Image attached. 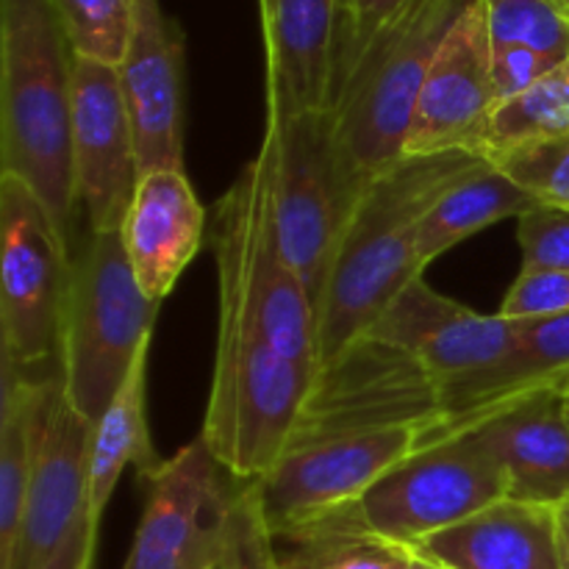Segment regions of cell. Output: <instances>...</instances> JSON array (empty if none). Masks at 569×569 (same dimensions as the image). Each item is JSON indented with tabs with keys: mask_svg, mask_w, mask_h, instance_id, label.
<instances>
[{
	"mask_svg": "<svg viewBox=\"0 0 569 569\" xmlns=\"http://www.w3.org/2000/svg\"><path fill=\"white\" fill-rule=\"evenodd\" d=\"M267 61V109L328 111L337 76L339 0H259Z\"/></svg>",
	"mask_w": 569,
	"mask_h": 569,
	"instance_id": "obj_17",
	"label": "cell"
},
{
	"mask_svg": "<svg viewBox=\"0 0 569 569\" xmlns=\"http://www.w3.org/2000/svg\"><path fill=\"white\" fill-rule=\"evenodd\" d=\"M483 156L450 150L403 159L365 189L339 237L317 306L320 372L342 359L415 278L422 217Z\"/></svg>",
	"mask_w": 569,
	"mask_h": 569,
	"instance_id": "obj_2",
	"label": "cell"
},
{
	"mask_svg": "<svg viewBox=\"0 0 569 569\" xmlns=\"http://www.w3.org/2000/svg\"><path fill=\"white\" fill-rule=\"evenodd\" d=\"M503 498H509L503 467L481 433L467 428L417 448L378 478L359 503L333 517L411 548Z\"/></svg>",
	"mask_w": 569,
	"mask_h": 569,
	"instance_id": "obj_6",
	"label": "cell"
},
{
	"mask_svg": "<svg viewBox=\"0 0 569 569\" xmlns=\"http://www.w3.org/2000/svg\"><path fill=\"white\" fill-rule=\"evenodd\" d=\"M470 0H406L350 64L328 103L333 153L353 203L403 161L428 67L450 22Z\"/></svg>",
	"mask_w": 569,
	"mask_h": 569,
	"instance_id": "obj_4",
	"label": "cell"
},
{
	"mask_svg": "<svg viewBox=\"0 0 569 569\" xmlns=\"http://www.w3.org/2000/svg\"><path fill=\"white\" fill-rule=\"evenodd\" d=\"M569 387V311L517 322L511 348L487 370L445 383L437 392L439 420L426 445L478 426L483 417L528 395Z\"/></svg>",
	"mask_w": 569,
	"mask_h": 569,
	"instance_id": "obj_16",
	"label": "cell"
},
{
	"mask_svg": "<svg viewBox=\"0 0 569 569\" xmlns=\"http://www.w3.org/2000/svg\"><path fill=\"white\" fill-rule=\"evenodd\" d=\"M522 267L569 272V209L537 203L517 220Z\"/></svg>",
	"mask_w": 569,
	"mask_h": 569,
	"instance_id": "obj_29",
	"label": "cell"
},
{
	"mask_svg": "<svg viewBox=\"0 0 569 569\" xmlns=\"http://www.w3.org/2000/svg\"><path fill=\"white\" fill-rule=\"evenodd\" d=\"M217 261V348L203 439L239 481L276 467L303 422L320 372L278 353L256 315L237 244L211 222Z\"/></svg>",
	"mask_w": 569,
	"mask_h": 569,
	"instance_id": "obj_1",
	"label": "cell"
},
{
	"mask_svg": "<svg viewBox=\"0 0 569 569\" xmlns=\"http://www.w3.org/2000/svg\"><path fill=\"white\" fill-rule=\"evenodd\" d=\"M94 545H98V526L89 520V515H83L78 526L72 528L70 537H67V542L61 545L59 553L44 569H92Z\"/></svg>",
	"mask_w": 569,
	"mask_h": 569,
	"instance_id": "obj_33",
	"label": "cell"
},
{
	"mask_svg": "<svg viewBox=\"0 0 569 569\" xmlns=\"http://www.w3.org/2000/svg\"><path fill=\"white\" fill-rule=\"evenodd\" d=\"M428 422L295 439L270 472L250 483L270 537L303 531L359 503L372 483L426 445Z\"/></svg>",
	"mask_w": 569,
	"mask_h": 569,
	"instance_id": "obj_7",
	"label": "cell"
},
{
	"mask_svg": "<svg viewBox=\"0 0 569 569\" xmlns=\"http://www.w3.org/2000/svg\"><path fill=\"white\" fill-rule=\"evenodd\" d=\"M272 542L287 545L283 553L276 550V569H406L415 559L403 545L372 537L337 517Z\"/></svg>",
	"mask_w": 569,
	"mask_h": 569,
	"instance_id": "obj_24",
	"label": "cell"
},
{
	"mask_svg": "<svg viewBox=\"0 0 569 569\" xmlns=\"http://www.w3.org/2000/svg\"><path fill=\"white\" fill-rule=\"evenodd\" d=\"M406 569H439V567H433V565H428V561H422V559H411L409 565H406Z\"/></svg>",
	"mask_w": 569,
	"mask_h": 569,
	"instance_id": "obj_35",
	"label": "cell"
},
{
	"mask_svg": "<svg viewBox=\"0 0 569 569\" xmlns=\"http://www.w3.org/2000/svg\"><path fill=\"white\" fill-rule=\"evenodd\" d=\"M517 322L483 317L439 295L426 276L415 278L361 339L415 361L437 389L487 370L506 356Z\"/></svg>",
	"mask_w": 569,
	"mask_h": 569,
	"instance_id": "obj_14",
	"label": "cell"
},
{
	"mask_svg": "<svg viewBox=\"0 0 569 569\" xmlns=\"http://www.w3.org/2000/svg\"><path fill=\"white\" fill-rule=\"evenodd\" d=\"M495 48L517 44L556 61L569 59V17L550 0H483Z\"/></svg>",
	"mask_w": 569,
	"mask_h": 569,
	"instance_id": "obj_27",
	"label": "cell"
},
{
	"mask_svg": "<svg viewBox=\"0 0 569 569\" xmlns=\"http://www.w3.org/2000/svg\"><path fill=\"white\" fill-rule=\"evenodd\" d=\"M131 270L150 300L161 303L206 239V209L187 170L142 176L120 228Z\"/></svg>",
	"mask_w": 569,
	"mask_h": 569,
	"instance_id": "obj_18",
	"label": "cell"
},
{
	"mask_svg": "<svg viewBox=\"0 0 569 569\" xmlns=\"http://www.w3.org/2000/svg\"><path fill=\"white\" fill-rule=\"evenodd\" d=\"M72 56L53 0H0V164L33 189L70 239Z\"/></svg>",
	"mask_w": 569,
	"mask_h": 569,
	"instance_id": "obj_3",
	"label": "cell"
},
{
	"mask_svg": "<svg viewBox=\"0 0 569 569\" xmlns=\"http://www.w3.org/2000/svg\"><path fill=\"white\" fill-rule=\"evenodd\" d=\"M150 345L139 350L126 383L109 409L92 426V445H89V483H87V515L100 528L106 506L114 495L117 481L128 465H137L142 476L161 465L148 437V356Z\"/></svg>",
	"mask_w": 569,
	"mask_h": 569,
	"instance_id": "obj_21",
	"label": "cell"
},
{
	"mask_svg": "<svg viewBox=\"0 0 569 569\" xmlns=\"http://www.w3.org/2000/svg\"><path fill=\"white\" fill-rule=\"evenodd\" d=\"M550 3H553L559 11H565V14L569 17V0H550Z\"/></svg>",
	"mask_w": 569,
	"mask_h": 569,
	"instance_id": "obj_36",
	"label": "cell"
},
{
	"mask_svg": "<svg viewBox=\"0 0 569 569\" xmlns=\"http://www.w3.org/2000/svg\"><path fill=\"white\" fill-rule=\"evenodd\" d=\"M159 306L139 287L120 231H89L72 259L59 372L83 420H100L139 350L153 342Z\"/></svg>",
	"mask_w": 569,
	"mask_h": 569,
	"instance_id": "obj_5",
	"label": "cell"
},
{
	"mask_svg": "<svg viewBox=\"0 0 569 569\" xmlns=\"http://www.w3.org/2000/svg\"><path fill=\"white\" fill-rule=\"evenodd\" d=\"M569 133V59L526 92L495 106L483 137V159L528 142Z\"/></svg>",
	"mask_w": 569,
	"mask_h": 569,
	"instance_id": "obj_25",
	"label": "cell"
},
{
	"mask_svg": "<svg viewBox=\"0 0 569 569\" xmlns=\"http://www.w3.org/2000/svg\"><path fill=\"white\" fill-rule=\"evenodd\" d=\"M0 400V569H14L33 461V378L3 361Z\"/></svg>",
	"mask_w": 569,
	"mask_h": 569,
	"instance_id": "obj_23",
	"label": "cell"
},
{
	"mask_svg": "<svg viewBox=\"0 0 569 569\" xmlns=\"http://www.w3.org/2000/svg\"><path fill=\"white\" fill-rule=\"evenodd\" d=\"M565 403H567V417H569V387L565 389Z\"/></svg>",
	"mask_w": 569,
	"mask_h": 569,
	"instance_id": "obj_37",
	"label": "cell"
},
{
	"mask_svg": "<svg viewBox=\"0 0 569 569\" xmlns=\"http://www.w3.org/2000/svg\"><path fill=\"white\" fill-rule=\"evenodd\" d=\"M559 515V539H561V559H565V569H569V498L556 509Z\"/></svg>",
	"mask_w": 569,
	"mask_h": 569,
	"instance_id": "obj_34",
	"label": "cell"
},
{
	"mask_svg": "<svg viewBox=\"0 0 569 569\" xmlns=\"http://www.w3.org/2000/svg\"><path fill=\"white\" fill-rule=\"evenodd\" d=\"M72 167L89 231H120L142 170L117 67L72 61Z\"/></svg>",
	"mask_w": 569,
	"mask_h": 569,
	"instance_id": "obj_13",
	"label": "cell"
},
{
	"mask_svg": "<svg viewBox=\"0 0 569 569\" xmlns=\"http://www.w3.org/2000/svg\"><path fill=\"white\" fill-rule=\"evenodd\" d=\"M569 311V272L522 267L498 315L506 320H542Z\"/></svg>",
	"mask_w": 569,
	"mask_h": 569,
	"instance_id": "obj_30",
	"label": "cell"
},
{
	"mask_svg": "<svg viewBox=\"0 0 569 569\" xmlns=\"http://www.w3.org/2000/svg\"><path fill=\"white\" fill-rule=\"evenodd\" d=\"M142 520L122 569H222L231 553L242 487L198 439L142 476Z\"/></svg>",
	"mask_w": 569,
	"mask_h": 569,
	"instance_id": "obj_10",
	"label": "cell"
},
{
	"mask_svg": "<svg viewBox=\"0 0 569 569\" xmlns=\"http://www.w3.org/2000/svg\"><path fill=\"white\" fill-rule=\"evenodd\" d=\"M492 61L495 44L487 22V3L470 0L450 22L428 67L406 137L403 159L450 150L483 153V137L498 106Z\"/></svg>",
	"mask_w": 569,
	"mask_h": 569,
	"instance_id": "obj_12",
	"label": "cell"
},
{
	"mask_svg": "<svg viewBox=\"0 0 569 569\" xmlns=\"http://www.w3.org/2000/svg\"><path fill=\"white\" fill-rule=\"evenodd\" d=\"M70 276V239L31 187L0 172V331L6 365L22 372L50 359L59 361Z\"/></svg>",
	"mask_w": 569,
	"mask_h": 569,
	"instance_id": "obj_8",
	"label": "cell"
},
{
	"mask_svg": "<svg viewBox=\"0 0 569 569\" xmlns=\"http://www.w3.org/2000/svg\"><path fill=\"white\" fill-rule=\"evenodd\" d=\"M406 0H339V33H337V76L345 64L367 48L383 22L403 6ZM333 76V81H337Z\"/></svg>",
	"mask_w": 569,
	"mask_h": 569,
	"instance_id": "obj_31",
	"label": "cell"
},
{
	"mask_svg": "<svg viewBox=\"0 0 569 569\" xmlns=\"http://www.w3.org/2000/svg\"><path fill=\"white\" fill-rule=\"evenodd\" d=\"M439 569H565L556 506L503 498L411 545Z\"/></svg>",
	"mask_w": 569,
	"mask_h": 569,
	"instance_id": "obj_19",
	"label": "cell"
},
{
	"mask_svg": "<svg viewBox=\"0 0 569 569\" xmlns=\"http://www.w3.org/2000/svg\"><path fill=\"white\" fill-rule=\"evenodd\" d=\"M565 61H556L550 56L537 53L531 48H517V44H503L495 48L492 76H495V92H498V103L515 98V94L526 92L533 83L542 81L548 72Z\"/></svg>",
	"mask_w": 569,
	"mask_h": 569,
	"instance_id": "obj_32",
	"label": "cell"
},
{
	"mask_svg": "<svg viewBox=\"0 0 569 569\" xmlns=\"http://www.w3.org/2000/svg\"><path fill=\"white\" fill-rule=\"evenodd\" d=\"M72 56L120 67L133 33V0H53Z\"/></svg>",
	"mask_w": 569,
	"mask_h": 569,
	"instance_id": "obj_26",
	"label": "cell"
},
{
	"mask_svg": "<svg viewBox=\"0 0 569 569\" xmlns=\"http://www.w3.org/2000/svg\"><path fill=\"white\" fill-rule=\"evenodd\" d=\"M264 139L272 153V222L311 303L320 306L339 237L356 209L333 153L331 128L322 114H281L267 109Z\"/></svg>",
	"mask_w": 569,
	"mask_h": 569,
	"instance_id": "obj_9",
	"label": "cell"
},
{
	"mask_svg": "<svg viewBox=\"0 0 569 569\" xmlns=\"http://www.w3.org/2000/svg\"><path fill=\"white\" fill-rule=\"evenodd\" d=\"M120 72L142 176L183 170V39L159 0H133V33Z\"/></svg>",
	"mask_w": 569,
	"mask_h": 569,
	"instance_id": "obj_15",
	"label": "cell"
},
{
	"mask_svg": "<svg viewBox=\"0 0 569 569\" xmlns=\"http://www.w3.org/2000/svg\"><path fill=\"white\" fill-rule=\"evenodd\" d=\"M487 161L520 183L537 203L569 209V133L503 150Z\"/></svg>",
	"mask_w": 569,
	"mask_h": 569,
	"instance_id": "obj_28",
	"label": "cell"
},
{
	"mask_svg": "<svg viewBox=\"0 0 569 569\" xmlns=\"http://www.w3.org/2000/svg\"><path fill=\"white\" fill-rule=\"evenodd\" d=\"M92 422L67 398L61 372L33 381V461L14 569H44L87 515Z\"/></svg>",
	"mask_w": 569,
	"mask_h": 569,
	"instance_id": "obj_11",
	"label": "cell"
},
{
	"mask_svg": "<svg viewBox=\"0 0 569 569\" xmlns=\"http://www.w3.org/2000/svg\"><path fill=\"white\" fill-rule=\"evenodd\" d=\"M472 428L503 467L511 500L559 509L569 498L565 389H545L515 400Z\"/></svg>",
	"mask_w": 569,
	"mask_h": 569,
	"instance_id": "obj_20",
	"label": "cell"
},
{
	"mask_svg": "<svg viewBox=\"0 0 569 569\" xmlns=\"http://www.w3.org/2000/svg\"><path fill=\"white\" fill-rule=\"evenodd\" d=\"M533 206L537 200L520 183H515L506 172L483 159L465 178H459L422 217L420 233H417V259L422 270L450 248L470 239L472 233L509 217L520 220Z\"/></svg>",
	"mask_w": 569,
	"mask_h": 569,
	"instance_id": "obj_22",
	"label": "cell"
}]
</instances>
